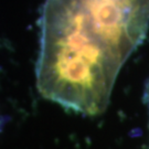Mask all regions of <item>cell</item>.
Segmentation results:
<instances>
[{
	"instance_id": "1",
	"label": "cell",
	"mask_w": 149,
	"mask_h": 149,
	"mask_svg": "<svg viewBox=\"0 0 149 149\" xmlns=\"http://www.w3.org/2000/svg\"><path fill=\"white\" fill-rule=\"evenodd\" d=\"M148 22L149 0H45L36 66L40 94L83 115L103 113Z\"/></svg>"
}]
</instances>
